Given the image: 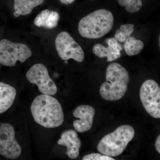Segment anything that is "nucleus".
I'll use <instances>...</instances> for the list:
<instances>
[{"label": "nucleus", "instance_id": "f257e3e1", "mask_svg": "<svg viewBox=\"0 0 160 160\" xmlns=\"http://www.w3.org/2000/svg\"><path fill=\"white\" fill-rule=\"evenodd\" d=\"M30 109L35 121L46 128L59 127L64 122L61 104L56 99L49 95L43 94L37 97Z\"/></svg>", "mask_w": 160, "mask_h": 160}, {"label": "nucleus", "instance_id": "f03ea898", "mask_svg": "<svg viewBox=\"0 0 160 160\" xmlns=\"http://www.w3.org/2000/svg\"><path fill=\"white\" fill-rule=\"evenodd\" d=\"M106 82L102 84L100 93L104 99L115 101L126 94L129 82V75L126 68L118 63L109 64L106 71Z\"/></svg>", "mask_w": 160, "mask_h": 160}, {"label": "nucleus", "instance_id": "7ed1b4c3", "mask_svg": "<svg viewBox=\"0 0 160 160\" xmlns=\"http://www.w3.org/2000/svg\"><path fill=\"white\" fill-rule=\"evenodd\" d=\"M113 22L114 18L111 12L100 9L80 20L78 29L83 38L90 39H98L110 32Z\"/></svg>", "mask_w": 160, "mask_h": 160}, {"label": "nucleus", "instance_id": "20e7f679", "mask_svg": "<svg viewBox=\"0 0 160 160\" xmlns=\"http://www.w3.org/2000/svg\"><path fill=\"white\" fill-rule=\"evenodd\" d=\"M134 129L130 125L118 127L105 136L98 144V151L108 156L116 157L122 153L129 142L134 138Z\"/></svg>", "mask_w": 160, "mask_h": 160}, {"label": "nucleus", "instance_id": "39448f33", "mask_svg": "<svg viewBox=\"0 0 160 160\" xmlns=\"http://www.w3.org/2000/svg\"><path fill=\"white\" fill-rule=\"evenodd\" d=\"M32 55L31 49L25 44L12 42L5 39L0 41V58L3 66L13 67L18 61L24 63Z\"/></svg>", "mask_w": 160, "mask_h": 160}, {"label": "nucleus", "instance_id": "423d86ee", "mask_svg": "<svg viewBox=\"0 0 160 160\" xmlns=\"http://www.w3.org/2000/svg\"><path fill=\"white\" fill-rule=\"evenodd\" d=\"M141 102L146 112L155 118H160V88L153 80H146L140 90Z\"/></svg>", "mask_w": 160, "mask_h": 160}, {"label": "nucleus", "instance_id": "0eeeda50", "mask_svg": "<svg viewBox=\"0 0 160 160\" xmlns=\"http://www.w3.org/2000/svg\"><path fill=\"white\" fill-rule=\"evenodd\" d=\"M55 43L58 54L62 60L68 61L72 59L78 62H83L84 51L69 33L61 32L57 37Z\"/></svg>", "mask_w": 160, "mask_h": 160}, {"label": "nucleus", "instance_id": "6e6552de", "mask_svg": "<svg viewBox=\"0 0 160 160\" xmlns=\"http://www.w3.org/2000/svg\"><path fill=\"white\" fill-rule=\"evenodd\" d=\"M26 78L32 84H36L43 94L54 95L57 92V87L49 77L45 65L35 64L32 66L26 73Z\"/></svg>", "mask_w": 160, "mask_h": 160}, {"label": "nucleus", "instance_id": "1a4fd4ad", "mask_svg": "<svg viewBox=\"0 0 160 160\" xmlns=\"http://www.w3.org/2000/svg\"><path fill=\"white\" fill-rule=\"evenodd\" d=\"M21 152L22 148L16 140L14 128L9 123H2L0 126V154L15 159Z\"/></svg>", "mask_w": 160, "mask_h": 160}, {"label": "nucleus", "instance_id": "9d476101", "mask_svg": "<svg viewBox=\"0 0 160 160\" xmlns=\"http://www.w3.org/2000/svg\"><path fill=\"white\" fill-rule=\"evenodd\" d=\"M95 114V109L91 106L81 105L78 106L73 112L74 117L79 119L73 122L75 130L79 132L89 131L92 127Z\"/></svg>", "mask_w": 160, "mask_h": 160}, {"label": "nucleus", "instance_id": "9b49d317", "mask_svg": "<svg viewBox=\"0 0 160 160\" xmlns=\"http://www.w3.org/2000/svg\"><path fill=\"white\" fill-rule=\"evenodd\" d=\"M58 144L67 147L66 154L71 159L76 158L79 155L81 146V140L78 137L76 132L72 129L66 130L62 133Z\"/></svg>", "mask_w": 160, "mask_h": 160}, {"label": "nucleus", "instance_id": "f8f14e48", "mask_svg": "<svg viewBox=\"0 0 160 160\" xmlns=\"http://www.w3.org/2000/svg\"><path fill=\"white\" fill-rule=\"evenodd\" d=\"M14 87L0 82V114L7 111L14 103L16 96Z\"/></svg>", "mask_w": 160, "mask_h": 160}, {"label": "nucleus", "instance_id": "ddd939ff", "mask_svg": "<svg viewBox=\"0 0 160 160\" xmlns=\"http://www.w3.org/2000/svg\"><path fill=\"white\" fill-rule=\"evenodd\" d=\"M59 18V15L57 12L45 9L38 15L34 23L38 27L52 29L58 26Z\"/></svg>", "mask_w": 160, "mask_h": 160}, {"label": "nucleus", "instance_id": "4468645a", "mask_svg": "<svg viewBox=\"0 0 160 160\" xmlns=\"http://www.w3.org/2000/svg\"><path fill=\"white\" fill-rule=\"evenodd\" d=\"M14 15L18 17L20 15L30 14L35 7L42 4L44 0H14Z\"/></svg>", "mask_w": 160, "mask_h": 160}, {"label": "nucleus", "instance_id": "2eb2a0df", "mask_svg": "<svg viewBox=\"0 0 160 160\" xmlns=\"http://www.w3.org/2000/svg\"><path fill=\"white\" fill-rule=\"evenodd\" d=\"M93 53L100 58H107V62H113L121 57V50L114 49L110 46L106 47L101 44L95 45L92 49Z\"/></svg>", "mask_w": 160, "mask_h": 160}, {"label": "nucleus", "instance_id": "dca6fc26", "mask_svg": "<svg viewBox=\"0 0 160 160\" xmlns=\"http://www.w3.org/2000/svg\"><path fill=\"white\" fill-rule=\"evenodd\" d=\"M144 47V43L142 41L136 39L132 37L128 38L124 42L125 52L129 56L139 54Z\"/></svg>", "mask_w": 160, "mask_h": 160}, {"label": "nucleus", "instance_id": "f3484780", "mask_svg": "<svg viewBox=\"0 0 160 160\" xmlns=\"http://www.w3.org/2000/svg\"><path fill=\"white\" fill-rule=\"evenodd\" d=\"M120 6L126 7V10L130 13L137 12L142 8V0H118Z\"/></svg>", "mask_w": 160, "mask_h": 160}, {"label": "nucleus", "instance_id": "a211bd4d", "mask_svg": "<svg viewBox=\"0 0 160 160\" xmlns=\"http://www.w3.org/2000/svg\"><path fill=\"white\" fill-rule=\"evenodd\" d=\"M83 160H115L111 157L102 155L99 153H93L87 155L83 157Z\"/></svg>", "mask_w": 160, "mask_h": 160}, {"label": "nucleus", "instance_id": "6ab92c4d", "mask_svg": "<svg viewBox=\"0 0 160 160\" xmlns=\"http://www.w3.org/2000/svg\"><path fill=\"white\" fill-rule=\"evenodd\" d=\"M134 25L133 24H128L123 25L120 26V30L127 37H130L131 35L134 31Z\"/></svg>", "mask_w": 160, "mask_h": 160}, {"label": "nucleus", "instance_id": "aec40b11", "mask_svg": "<svg viewBox=\"0 0 160 160\" xmlns=\"http://www.w3.org/2000/svg\"><path fill=\"white\" fill-rule=\"evenodd\" d=\"M106 42L108 44V46L112 47L114 49H119L120 50H122V45L119 44L117 40L115 38H110L107 39L106 40Z\"/></svg>", "mask_w": 160, "mask_h": 160}, {"label": "nucleus", "instance_id": "412c9836", "mask_svg": "<svg viewBox=\"0 0 160 160\" xmlns=\"http://www.w3.org/2000/svg\"><path fill=\"white\" fill-rule=\"evenodd\" d=\"M115 38L117 40L118 42H124L126 39L128 38L126 35L123 34L122 32L120 31L119 29H117L116 32Z\"/></svg>", "mask_w": 160, "mask_h": 160}, {"label": "nucleus", "instance_id": "4be33fe9", "mask_svg": "<svg viewBox=\"0 0 160 160\" xmlns=\"http://www.w3.org/2000/svg\"><path fill=\"white\" fill-rule=\"evenodd\" d=\"M155 148L156 149L157 151L160 153V135L158 136V137L157 138L156 141L155 142Z\"/></svg>", "mask_w": 160, "mask_h": 160}, {"label": "nucleus", "instance_id": "5701e85b", "mask_svg": "<svg viewBox=\"0 0 160 160\" xmlns=\"http://www.w3.org/2000/svg\"><path fill=\"white\" fill-rule=\"evenodd\" d=\"M60 2L64 4H70L74 2L75 0H60Z\"/></svg>", "mask_w": 160, "mask_h": 160}, {"label": "nucleus", "instance_id": "b1692460", "mask_svg": "<svg viewBox=\"0 0 160 160\" xmlns=\"http://www.w3.org/2000/svg\"><path fill=\"white\" fill-rule=\"evenodd\" d=\"M65 63H66V64H67V63H68V62H67V61H65Z\"/></svg>", "mask_w": 160, "mask_h": 160}, {"label": "nucleus", "instance_id": "393cba45", "mask_svg": "<svg viewBox=\"0 0 160 160\" xmlns=\"http://www.w3.org/2000/svg\"><path fill=\"white\" fill-rule=\"evenodd\" d=\"M1 58H0V65H1Z\"/></svg>", "mask_w": 160, "mask_h": 160}]
</instances>
